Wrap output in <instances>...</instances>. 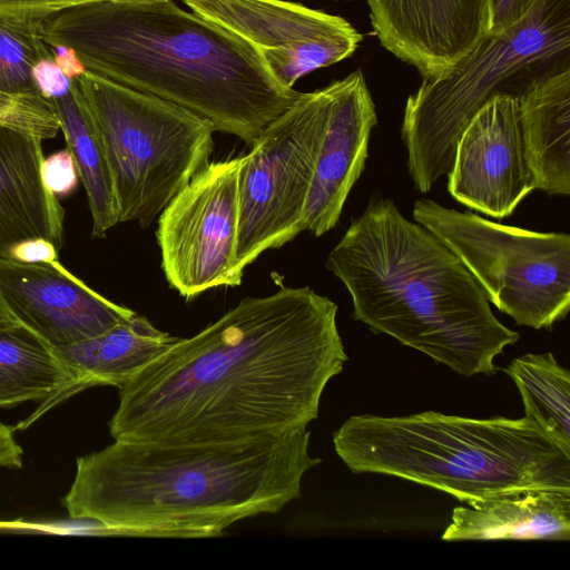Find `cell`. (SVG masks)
Wrapping results in <instances>:
<instances>
[{"label": "cell", "instance_id": "cell-1", "mask_svg": "<svg viewBox=\"0 0 570 570\" xmlns=\"http://www.w3.org/2000/svg\"><path fill=\"white\" fill-rule=\"evenodd\" d=\"M337 309L308 286L243 298L118 387L110 435L217 443L307 429L348 360Z\"/></svg>", "mask_w": 570, "mask_h": 570}, {"label": "cell", "instance_id": "cell-2", "mask_svg": "<svg viewBox=\"0 0 570 570\" xmlns=\"http://www.w3.org/2000/svg\"><path fill=\"white\" fill-rule=\"evenodd\" d=\"M309 440L307 429L217 443L115 440L77 459L63 504L106 534L219 537L301 497L304 474L322 461Z\"/></svg>", "mask_w": 570, "mask_h": 570}, {"label": "cell", "instance_id": "cell-3", "mask_svg": "<svg viewBox=\"0 0 570 570\" xmlns=\"http://www.w3.org/2000/svg\"><path fill=\"white\" fill-rule=\"evenodd\" d=\"M48 46L86 70L186 108L250 147L302 92L279 86L258 52L171 0H90L41 21Z\"/></svg>", "mask_w": 570, "mask_h": 570}, {"label": "cell", "instance_id": "cell-4", "mask_svg": "<svg viewBox=\"0 0 570 570\" xmlns=\"http://www.w3.org/2000/svg\"><path fill=\"white\" fill-rule=\"evenodd\" d=\"M352 316L462 376L495 373L519 333L493 314L461 259L390 198L372 199L328 253Z\"/></svg>", "mask_w": 570, "mask_h": 570}, {"label": "cell", "instance_id": "cell-5", "mask_svg": "<svg viewBox=\"0 0 570 570\" xmlns=\"http://www.w3.org/2000/svg\"><path fill=\"white\" fill-rule=\"evenodd\" d=\"M333 444L353 473L397 476L470 507L531 490H570V454L527 416L353 415Z\"/></svg>", "mask_w": 570, "mask_h": 570}, {"label": "cell", "instance_id": "cell-6", "mask_svg": "<svg viewBox=\"0 0 570 570\" xmlns=\"http://www.w3.org/2000/svg\"><path fill=\"white\" fill-rule=\"evenodd\" d=\"M567 70L570 0H538L517 24L485 35L448 70L423 78L406 100L401 130L415 188L428 193L448 174L461 132L490 99H519Z\"/></svg>", "mask_w": 570, "mask_h": 570}, {"label": "cell", "instance_id": "cell-7", "mask_svg": "<svg viewBox=\"0 0 570 570\" xmlns=\"http://www.w3.org/2000/svg\"><path fill=\"white\" fill-rule=\"evenodd\" d=\"M73 80L104 146L118 222L146 228L209 164L215 128L186 108L88 70Z\"/></svg>", "mask_w": 570, "mask_h": 570}, {"label": "cell", "instance_id": "cell-8", "mask_svg": "<svg viewBox=\"0 0 570 570\" xmlns=\"http://www.w3.org/2000/svg\"><path fill=\"white\" fill-rule=\"evenodd\" d=\"M413 217L472 274L491 302L521 326L553 328L570 308V236L507 226L422 198Z\"/></svg>", "mask_w": 570, "mask_h": 570}, {"label": "cell", "instance_id": "cell-9", "mask_svg": "<svg viewBox=\"0 0 570 570\" xmlns=\"http://www.w3.org/2000/svg\"><path fill=\"white\" fill-rule=\"evenodd\" d=\"M333 83L301 97L242 157L237 261L245 269L305 230V208L330 119Z\"/></svg>", "mask_w": 570, "mask_h": 570}, {"label": "cell", "instance_id": "cell-10", "mask_svg": "<svg viewBox=\"0 0 570 570\" xmlns=\"http://www.w3.org/2000/svg\"><path fill=\"white\" fill-rule=\"evenodd\" d=\"M242 157L209 163L158 216L157 242L169 286L190 299L238 286V176Z\"/></svg>", "mask_w": 570, "mask_h": 570}, {"label": "cell", "instance_id": "cell-11", "mask_svg": "<svg viewBox=\"0 0 570 570\" xmlns=\"http://www.w3.org/2000/svg\"><path fill=\"white\" fill-rule=\"evenodd\" d=\"M191 11L252 46L286 89L351 57L362 35L344 18L284 0H184Z\"/></svg>", "mask_w": 570, "mask_h": 570}, {"label": "cell", "instance_id": "cell-12", "mask_svg": "<svg viewBox=\"0 0 570 570\" xmlns=\"http://www.w3.org/2000/svg\"><path fill=\"white\" fill-rule=\"evenodd\" d=\"M448 190L464 206L503 219L535 189L528 167L519 99L497 96L461 132L448 171Z\"/></svg>", "mask_w": 570, "mask_h": 570}, {"label": "cell", "instance_id": "cell-13", "mask_svg": "<svg viewBox=\"0 0 570 570\" xmlns=\"http://www.w3.org/2000/svg\"><path fill=\"white\" fill-rule=\"evenodd\" d=\"M0 299L12 316L52 348L100 335L136 314L53 263L0 257Z\"/></svg>", "mask_w": 570, "mask_h": 570}, {"label": "cell", "instance_id": "cell-14", "mask_svg": "<svg viewBox=\"0 0 570 570\" xmlns=\"http://www.w3.org/2000/svg\"><path fill=\"white\" fill-rule=\"evenodd\" d=\"M381 45L422 78L448 70L488 33V0H366Z\"/></svg>", "mask_w": 570, "mask_h": 570}, {"label": "cell", "instance_id": "cell-15", "mask_svg": "<svg viewBox=\"0 0 570 570\" xmlns=\"http://www.w3.org/2000/svg\"><path fill=\"white\" fill-rule=\"evenodd\" d=\"M333 83L328 124L305 208V230L322 236L340 220L347 196L362 175L368 140L377 122L361 70Z\"/></svg>", "mask_w": 570, "mask_h": 570}, {"label": "cell", "instance_id": "cell-16", "mask_svg": "<svg viewBox=\"0 0 570 570\" xmlns=\"http://www.w3.org/2000/svg\"><path fill=\"white\" fill-rule=\"evenodd\" d=\"M42 141L0 124V257L29 239L63 244L65 212L41 175Z\"/></svg>", "mask_w": 570, "mask_h": 570}, {"label": "cell", "instance_id": "cell-17", "mask_svg": "<svg viewBox=\"0 0 570 570\" xmlns=\"http://www.w3.org/2000/svg\"><path fill=\"white\" fill-rule=\"evenodd\" d=\"M445 541L570 539V490H531L458 507Z\"/></svg>", "mask_w": 570, "mask_h": 570}, {"label": "cell", "instance_id": "cell-18", "mask_svg": "<svg viewBox=\"0 0 570 570\" xmlns=\"http://www.w3.org/2000/svg\"><path fill=\"white\" fill-rule=\"evenodd\" d=\"M179 340L134 314L100 335L53 351L72 379L69 397L95 385L120 387Z\"/></svg>", "mask_w": 570, "mask_h": 570}, {"label": "cell", "instance_id": "cell-19", "mask_svg": "<svg viewBox=\"0 0 570 570\" xmlns=\"http://www.w3.org/2000/svg\"><path fill=\"white\" fill-rule=\"evenodd\" d=\"M525 160L535 189L570 194V70L552 76L519 98Z\"/></svg>", "mask_w": 570, "mask_h": 570}, {"label": "cell", "instance_id": "cell-20", "mask_svg": "<svg viewBox=\"0 0 570 570\" xmlns=\"http://www.w3.org/2000/svg\"><path fill=\"white\" fill-rule=\"evenodd\" d=\"M72 379L53 348L18 324L0 328V407L43 401L40 415L68 397Z\"/></svg>", "mask_w": 570, "mask_h": 570}, {"label": "cell", "instance_id": "cell-21", "mask_svg": "<svg viewBox=\"0 0 570 570\" xmlns=\"http://www.w3.org/2000/svg\"><path fill=\"white\" fill-rule=\"evenodd\" d=\"M50 101L87 194L91 234L105 237L119 222L112 178L94 119L73 79L65 95Z\"/></svg>", "mask_w": 570, "mask_h": 570}, {"label": "cell", "instance_id": "cell-22", "mask_svg": "<svg viewBox=\"0 0 570 570\" xmlns=\"http://www.w3.org/2000/svg\"><path fill=\"white\" fill-rule=\"evenodd\" d=\"M504 372L517 385L524 416L570 454V372L552 353H527Z\"/></svg>", "mask_w": 570, "mask_h": 570}, {"label": "cell", "instance_id": "cell-23", "mask_svg": "<svg viewBox=\"0 0 570 570\" xmlns=\"http://www.w3.org/2000/svg\"><path fill=\"white\" fill-rule=\"evenodd\" d=\"M42 18L0 13V92L41 96L32 70L40 60L52 58L42 38Z\"/></svg>", "mask_w": 570, "mask_h": 570}, {"label": "cell", "instance_id": "cell-24", "mask_svg": "<svg viewBox=\"0 0 570 570\" xmlns=\"http://www.w3.org/2000/svg\"><path fill=\"white\" fill-rule=\"evenodd\" d=\"M0 124L42 140L55 138L60 130L51 101L41 96H13L0 92Z\"/></svg>", "mask_w": 570, "mask_h": 570}, {"label": "cell", "instance_id": "cell-25", "mask_svg": "<svg viewBox=\"0 0 570 570\" xmlns=\"http://www.w3.org/2000/svg\"><path fill=\"white\" fill-rule=\"evenodd\" d=\"M41 175L46 187L56 197L73 191L79 178L73 157L68 148L43 158Z\"/></svg>", "mask_w": 570, "mask_h": 570}, {"label": "cell", "instance_id": "cell-26", "mask_svg": "<svg viewBox=\"0 0 570 570\" xmlns=\"http://www.w3.org/2000/svg\"><path fill=\"white\" fill-rule=\"evenodd\" d=\"M538 0H488L487 35H499L521 21Z\"/></svg>", "mask_w": 570, "mask_h": 570}, {"label": "cell", "instance_id": "cell-27", "mask_svg": "<svg viewBox=\"0 0 570 570\" xmlns=\"http://www.w3.org/2000/svg\"><path fill=\"white\" fill-rule=\"evenodd\" d=\"M32 75L39 94L48 100L65 95L72 83V80L56 65L53 58L40 60L33 67Z\"/></svg>", "mask_w": 570, "mask_h": 570}, {"label": "cell", "instance_id": "cell-28", "mask_svg": "<svg viewBox=\"0 0 570 570\" xmlns=\"http://www.w3.org/2000/svg\"><path fill=\"white\" fill-rule=\"evenodd\" d=\"M90 0H0V13L46 17L65 7Z\"/></svg>", "mask_w": 570, "mask_h": 570}, {"label": "cell", "instance_id": "cell-29", "mask_svg": "<svg viewBox=\"0 0 570 570\" xmlns=\"http://www.w3.org/2000/svg\"><path fill=\"white\" fill-rule=\"evenodd\" d=\"M59 248L51 242L37 238L14 246L9 258L24 263H53L58 261Z\"/></svg>", "mask_w": 570, "mask_h": 570}, {"label": "cell", "instance_id": "cell-30", "mask_svg": "<svg viewBox=\"0 0 570 570\" xmlns=\"http://www.w3.org/2000/svg\"><path fill=\"white\" fill-rule=\"evenodd\" d=\"M49 47L56 65L69 79L72 80L86 71L85 66L71 48L63 45H52Z\"/></svg>", "mask_w": 570, "mask_h": 570}, {"label": "cell", "instance_id": "cell-31", "mask_svg": "<svg viewBox=\"0 0 570 570\" xmlns=\"http://www.w3.org/2000/svg\"><path fill=\"white\" fill-rule=\"evenodd\" d=\"M20 324L7 309L0 299V328L10 327Z\"/></svg>", "mask_w": 570, "mask_h": 570}, {"label": "cell", "instance_id": "cell-32", "mask_svg": "<svg viewBox=\"0 0 570 570\" xmlns=\"http://www.w3.org/2000/svg\"><path fill=\"white\" fill-rule=\"evenodd\" d=\"M114 2H147V1H159V0H105Z\"/></svg>", "mask_w": 570, "mask_h": 570}]
</instances>
